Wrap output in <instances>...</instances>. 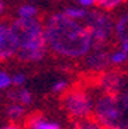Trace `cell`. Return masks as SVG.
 Masks as SVG:
<instances>
[{"mask_svg":"<svg viewBox=\"0 0 128 129\" xmlns=\"http://www.w3.org/2000/svg\"><path fill=\"white\" fill-rule=\"evenodd\" d=\"M100 128L101 126L97 122V119H93L92 116L76 119L73 123V129H100Z\"/></svg>","mask_w":128,"mask_h":129,"instance_id":"8fae6325","label":"cell"},{"mask_svg":"<svg viewBox=\"0 0 128 129\" xmlns=\"http://www.w3.org/2000/svg\"><path fill=\"white\" fill-rule=\"evenodd\" d=\"M128 59V52L125 49H120V51H115L111 55V63L114 64H122L125 63Z\"/></svg>","mask_w":128,"mask_h":129,"instance_id":"2e32d148","label":"cell"},{"mask_svg":"<svg viewBox=\"0 0 128 129\" xmlns=\"http://www.w3.org/2000/svg\"><path fill=\"white\" fill-rule=\"evenodd\" d=\"M111 63V55L107 53L104 46H94V51L89 52L84 59V66L93 72H101Z\"/></svg>","mask_w":128,"mask_h":129,"instance_id":"52a82bcc","label":"cell"},{"mask_svg":"<svg viewBox=\"0 0 128 129\" xmlns=\"http://www.w3.org/2000/svg\"><path fill=\"white\" fill-rule=\"evenodd\" d=\"M122 105H124V108L128 111V88H127V91H125L124 97H122Z\"/></svg>","mask_w":128,"mask_h":129,"instance_id":"7402d4cb","label":"cell"},{"mask_svg":"<svg viewBox=\"0 0 128 129\" xmlns=\"http://www.w3.org/2000/svg\"><path fill=\"white\" fill-rule=\"evenodd\" d=\"M24 114V108H23V104H11V105L7 108V115L11 118V119H18L20 116Z\"/></svg>","mask_w":128,"mask_h":129,"instance_id":"9a60e30c","label":"cell"},{"mask_svg":"<svg viewBox=\"0 0 128 129\" xmlns=\"http://www.w3.org/2000/svg\"><path fill=\"white\" fill-rule=\"evenodd\" d=\"M84 20L93 37L94 46H104V44L110 39L111 34L115 29V24L113 23L111 17L101 11H92L87 14Z\"/></svg>","mask_w":128,"mask_h":129,"instance_id":"277c9868","label":"cell"},{"mask_svg":"<svg viewBox=\"0 0 128 129\" xmlns=\"http://www.w3.org/2000/svg\"><path fill=\"white\" fill-rule=\"evenodd\" d=\"M0 129H20V128L16 125H6V126H2Z\"/></svg>","mask_w":128,"mask_h":129,"instance_id":"603a6c76","label":"cell"},{"mask_svg":"<svg viewBox=\"0 0 128 129\" xmlns=\"http://www.w3.org/2000/svg\"><path fill=\"white\" fill-rule=\"evenodd\" d=\"M62 105L72 118H87L92 115V108L93 104L90 97L84 93L83 90H71L65 93L62 98Z\"/></svg>","mask_w":128,"mask_h":129,"instance_id":"5b68a950","label":"cell"},{"mask_svg":"<svg viewBox=\"0 0 128 129\" xmlns=\"http://www.w3.org/2000/svg\"><path fill=\"white\" fill-rule=\"evenodd\" d=\"M97 0H79V3L84 7H89V6H93V4L96 3Z\"/></svg>","mask_w":128,"mask_h":129,"instance_id":"44dd1931","label":"cell"},{"mask_svg":"<svg viewBox=\"0 0 128 129\" xmlns=\"http://www.w3.org/2000/svg\"><path fill=\"white\" fill-rule=\"evenodd\" d=\"M100 86H101V88L104 90V93L118 95L121 88H122V86H124V76L117 73V72L104 73L101 77H100Z\"/></svg>","mask_w":128,"mask_h":129,"instance_id":"ba28073f","label":"cell"},{"mask_svg":"<svg viewBox=\"0 0 128 129\" xmlns=\"http://www.w3.org/2000/svg\"><path fill=\"white\" fill-rule=\"evenodd\" d=\"M11 95V98L13 100H16L17 103L23 104V105H27V104L31 103V93H30L28 90H26V88H21L20 91H17V93H11L10 94Z\"/></svg>","mask_w":128,"mask_h":129,"instance_id":"7c38bea8","label":"cell"},{"mask_svg":"<svg viewBox=\"0 0 128 129\" xmlns=\"http://www.w3.org/2000/svg\"><path fill=\"white\" fill-rule=\"evenodd\" d=\"M45 38L54 53L63 58L77 59L86 56L94 41L86 24L71 18L65 13L52 14L45 21Z\"/></svg>","mask_w":128,"mask_h":129,"instance_id":"6da1fadb","label":"cell"},{"mask_svg":"<svg viewBox=\"0 0 128 129\" xmlns=\"http://www.w3.org/2000/svg\"><path fill=\"white\" fill-rule=\"evenodd\" d=\"M124 107V105H122ZM118 95L103 93L94 104V116L103 129H124V112Z\"/></svg>","mask_w":128,"mask_h":129,"instance_id":"3957f363","label":"cell"},{"mask_svg":"<svg viewBox=\"0 0 128 129\" xmlns=\"http://www.w3.org/2000/svg\"><path fill=\"white\" fill-rule=\"evenodd\" d=\"M114 32H115V37L118 38V41H121L122 44L128 42V13L117 20Z\"/></svg>","mask_w":128,"mask_h":129,"instance_id":"9c48e42d","label":"cell"},{"mask_svg":"<svg viewBox=\"0 0 128 129\" xmlns=\"http://www.w3.org/2000/svg\"><path fill=\"white\" fill-rule=\"evenodd\" d=\"M30 129H61L59 125L51 121H47L41 116H35V118H31L30 121Z\"/></svg>","mask_w":128,"mask_h":129,"instance_id":"30bf717a","label":"cell"},{"mask_svg":"<svg viewBox=\"0 0 128 129\" xmlns=\"http://www.w3.org/2000/svg\"><path fill=\"white\" fill-rule=\"evenodd\" d=\"M11 81H13L14 86H23V84L26 83V76L23 73H16L11 77Z\"/></svg>","mask_w":128,"mask_h":129,"instance_id":"d6986e66","label":"cell"},{"mask_svg":"<svg viewBox=\"0 0 128 129\" xmlns=\"http://www.w3.org/2000/svg\"><path fill=\"white\" fill-rule=\"evenodd\" d=\"M2 10H3V4H2V2H0V13H2Z\"/></svg>","mask_w":128,"mask_h":129,"instance_id":"484cf974","label":"cell"},{"mask_svg":"<svg viewBox=\"0 0 128 129\" xmlns=\"http://www.w3.org/2000/svg\"><path fill=\"white\" fill-rule=\"evenodd\" d=\"M11 83H13V81H11V77H10L9 74H7L6 72H0V88L9 87Z\"/></svg>","mask_w":128,"mask_h":129,"instance_id":"ac0fdd59","label":"cell"},{"mask_svg":"<svg viewBox=\"0 0 128 129\" xmlns=\"http://www.w3.org/2000/svg\"><path fill=\"white\" fill-rule=\"evenodd\" d=\"M63 13L75 20H84L87 17V14H89L84 9H80V7H68Z\"/></svg>","mask_w":128,"mask_h":129,"instance_id":"4fadbf2b","label":"cell"},{"mask_svg":"<svg viewBox=\"0 0 128 129\" xmlns=\"http://www.w3.org/2000/svg\"><path fill=\"white\" fill-rule=\"evenodd\" d=\"M17 48L18 44L11 25L0 23V60H6L16 55Z\"/></svg>","mask_w":128,"mask_h":129,"instance_id":"8992f818","label":"cell"},{"mask_svg":"<svg viewBox=\"0 0 128 129\" xmlns=\"http://www.w3.org/2000/svg\"><path fill=\"white\" fill-rule=\"evenodd\" d=\"M65 88H66V81H58L56 84L54 86V91L55 93H61V91H63Z\"/></svg>","mask_w":128,"mask_h":129,"instance_id":"ffe728a7","label":"cell"},{"mask_svg":"<svg viewBox=\"0 0 128 129\" xmlns=\"http://www.w3.org/2000/svg\"><path fill=\"white\" fill-rule=\"evenodd\" d=\"M124 129H128V121H125V125H124Z\"/></svg>","mask_w":128,"mask_h":129,"instance_id":"d4e9b609","label":"cell"},{"mask_svg":"<svg viewBox=\"0 0 128 129\" xmlns=\"http://www.w3.org/2000/svg\"><path fill=\"white\" fill-rule=\"evenodd\" d=\"M121 3H124V0H97L96 2V4L103 10H113Z\"/></svg>","mask_w":128,"mask_h":129,"instance_id":"e0dca14e","label":"cell"},{"mask_svg":"<svg viewBox=\"0 0 128 129\" xmlns=\"http://www.w3.org/2000/svg\"><path fill=\"white\" fill-rule=\"evenodd\" d=\"M122 49H125V51L128 52V42H124V44H122Z\"/></svg>","mask_w":128,"mask_h":129,"instance_id":"cb8c5ba5","label":"cell"},{"mask_svg":"<svg viewBox=\"0 0 128 129\" xmlns=\"http://www.w3.org/2000/svg\"><path fill=\"white\" fill-rule=\"evenodd\" d=\"M37 7H34L32 4H23L18 9V16L21 18H34L37 16Z\"/></svg>","mask_w":128,"mask_h":129,"instance_id":"5bb4252c","label":"cell"},{"mask_svg":"<svg viewBox=\"0 0 128 129\" xmlns=\"http://www.w3.org/2000/svg\"><path fill=\"white\" fill-rule=\"evenodd\" d=\"M17 38V58L24 62H38L47 53L45 24L37 18H17L10 24Z\"/></svg>","mask_w":128,"mask_h":129,"instance_id":"7a4b0ae2","label":"cell"}]
</instances>
